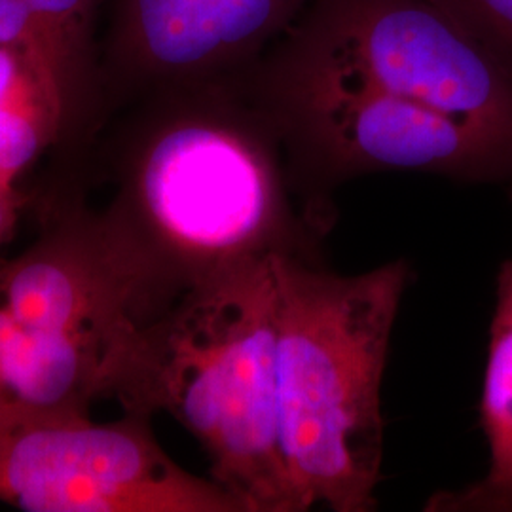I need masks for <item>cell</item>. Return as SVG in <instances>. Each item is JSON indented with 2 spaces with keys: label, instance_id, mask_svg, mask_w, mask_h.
<instances>
[{
  "label": "cell",
  "instance_id": "cell-5",
  "mask_svg": "<svg viewBox=\"0 0 512 512\" xmlns=\"http://www.w3.org/2000/svg\"><path fill=\"white\" fill-rule=\"evenodd\" d=\"M283 37L512 150V69L429 0H313Z\"/></svg>",
  "mask_w": 512,
  "mask_h": 512
},
{
  "label": "cell",
  "instance_id": "cell-3",
  "mask_svg": "<svg viewBox=\"0 0 512 512\" xmlns=\"http://www.w3.org/2000/svg\"><path fill=\"white\" fill-rule=\"evenodd\" d=\"M274 258L207 279L135 330L112 399L179 421L249 512H304L279 446Z\"/></svg>",
  "mask_w": 512,
  "mask_h": 512
},
{
  "label": "cell",
  "instance_id": "cell-14",
  "mask_svg": "<svg viewBox=\"0 0 512 512\" xmlns=\"http://www.w3.org/2000/svg\"><path fill=\"white\" fill-rule=\"evenodd\" d=\"M21 207L23 196L19 188L0 181V268L8 258L6 249L16 234Z\"/></svg>",
  "mask_w": 512,
  "mask_h": 512
},
{
  "label": "cell",
  "instance_id": "cell-1",
  "mask_svg": "<svg viewBox=\"0 0 512 512\" xmlns=\"http://www.w3.org/2000/svg\"><path fill=\"white\" fill-rule=\"evenodd\" d=\"M167 90L110 202L92 209L139 327L241 264L317 258L325 224L298 194L279 129L243 73Z\"/></svg>",
  "mask_w": 512,
  "mask_h": 512
},
{
  "label": "cell",
  "instance_id": "cell-2",
  "mask_svg": "<svg viewBox=\"0 0 512 512\" xmlns=\"http://www.w3.org/2000/svg\"><path fill=\"white\" fill-rule=\"evenodd\" d=\"M274 272L285 469L304 511H374L384 463L382 385L410 264L399 258L344 275L317 258L277 255Z\"/></svg>",
  "mask_w": 512,
  "mask_h": 512
},
{
  "label": "cell",
  "instance_id": "cell-8",
  "mask_svg": "<svg viewBox=\"0 0 512 512\" xmlns=\"http://www.w3.org/2000/svg\"><path fill=\"white\" fill-rule=\"evenodd\" d=\"M124 348L33 329L0 306V427L90 414L112 399Z\"/></svg>",
  "mask_w": 512,
  "mask_h": 512
},
{
  "label": "cell",
  "instance_id": "cell-13",
  "mask_svg": "<svg viewBox=\"0 0 512 512\" xmlns=\"http://www.w3.org/2000/svg\"><path fill=\"white\" fill-rule=\"evenodd\" d=\"M0 46L21 52L54 86L69 95V88L59 84L42 65L38 54L35 18L29 0H0Z\"/></svg>",
  "mask_w": 512,
  "mask_h": 512
},
{
  "label": "cell",
  "instance_id": "cell-11",
  "mask_svg": "<svg viewBox=\"0 0 512 512\" xmlns=\"http://www.w3.org/2000/svg\"><path fill=\"white\" fill-rule=\"evenodd\" d=\"M37 29L38 54L42 65L55 80L67 84L69 44L86 14L90 0H29Z\"/></svg>",
  "mask_w": 512,
  "mask_h": 512
},
{
  "label": "cell",
  "instance_id": "cell-10",
  "mask_svg": "<svg viewBox=\"0 0 512 512\" xmlns=\"http://www.w3.org/2000/svg\"><path fill=\"white\" fill-rule=\"evenodd\" d=\"M69 95L25 55L0 46V181L19 188L21 179L59 137Z\"/></svg>",
  "mask_w": 512,
  "mask_h": 512
},
{
  "label": "cell",
  "instance_id": "cell-9",
  "mask_svg": "<svg viewBox=\"0 0 512 512\" xmlns=\"http://www.w3.org/2000/svg\"><path fill=\"white\" fill-rule=\"evenodd\" d=\"M480 416L488 444L486 475L459 492L433 495L427 511L512 512V256L497 277Z\"/></svg>",
  "mask_w": 512,
  "mask_h": 512
},
{
  "label": "cell",
  "instance_id": "cell-12",
  "mask_svg": "<svg viewBox=\"0 0 512 512\" xmlns=\"http://www.w3.org/2000/svg\"><path fill=\"white\" fill-rule=\"evenodd\" d=\"M512 69V0H429Z\"/></svg>",
  "mask_w": 512,
  "mask_h": 512
},
{
  "label": "cell",
  "instance_id": "cell-6",
  "mask_svg": "<svg viewBox=\"0 0 512 512\" xmlns=\"http://www.w3.org/2000/svg\"><path fill=\"white\" fill-rule=\"evenodd\" d=\"M0 501L27 512H249L171 458L139 412L0 427Z\"/></svg>",
  "mask_w": 512,
  "mask_h": 512
},
{
  "label": "cell",
  "instance_id": "cell-7",
  "mask_svg": "<svg viewBox=\"0 0 512 512\" xmlns=\"http://www.w3.org/2000/svg\"><path fill=\"white\" fill-rule=\"evenodd\" d=\"M311 2L129 0V59L164 88L245 73Z\"/></svg>",
  "mask_w": 512,
  "mask_h": 512
},
{
  "label": "cell",
  "instance_id": "cell-4",
  "mask_svg": "<svg viewBox=\"0 0 512 512\" xmlns=\"http://www.w3.org/2000/svg\"><path fill=\"white\" fill-rule=\"evenodd\" d=\"M243 74L279 129L298 194L321 219L338 186L376 173L512 183L509 148L291 38H279Z\"/></svg>",
  "mask_w": 512,
  "mask_h": 512
}]
</instances>
